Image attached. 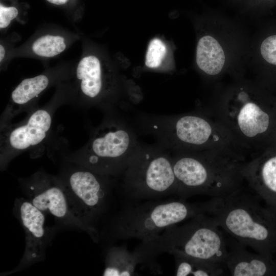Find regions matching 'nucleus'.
Returning <instances> with one entry per match:
<instances>
[{"label":"nucleus","instance_id":"1","mask_svg":"<svg viewBox=\"0 0 276 276\" xmlns=\"http://www.w3.org/2000/svg\"><path fill=\"white\" fill-rule=\"evenodd\" d=\"M172 165L181 198L196 195L219 197L241 188L247 162L237 149L176 151Z\"/></svg>","mask_w":276,"mask_h":276},{"label":"nucleus","instance_id":"2","mask_svg":"<svg viewBox=\"0 0 276 276\" xmlns=\"http://www.w3.org/2000/svg\"><path fill=\"white\" fill-rule=\"evenodd\" d=\"M253 192L242 188L203 202L204 213L246 247L268 258L276 256V214Z\"/></svg>","mask_w":276,"mask_h":276},{"label":"nucleus","instance_id":"3","mask_svg":"<svg viewBox=\"0 0 276 276\" xmlns=\"http://www.w3.org/2000/svg\"><path fill=\"white\" fill-rule=\"evenodd\" d=\"M133 252L139 263L150 264L158 255L168 252L225 264L228 249L223 230L210 216L202 213L182 225L171 226L142 241Z\"/></svg>","mask_w":276,"mask_h":276},{"label":"nucleus","instance_id":"4","mask_svg":"<svg viewBox=\"0 0 276 276\" xmlns=\"http://www.w3.org/2000/svg\"><path fill=\"white\" fill-rule=\"evenodd\" d=\"M204 213L203 203L192 204L183 199L148 201L124 209L100 233L109 241L152 238L168 227Z\"/></svg>","mask_w":276,"mask_h":276},{"label":"nucleus","instance_id":"5","mask_svg":"<svg viewBox=\"0 0 276 276\" xmlns=\"http://www.w3.org/2000/svg\"><path fill=\"white\" fill-rule=\"evenodd\" d=\"M64 162L58 176L71 211L89 230L93 241H100L99 225L108 213L113 197L112 178L82 166Z\"/></svg>","mask_w":276,"mask_h":276},{"label":"nucleus","instance_id":"6","mask_svg":"<svg viewBox=\"0 0 276 276\" xmlns=\"http://www.w3.org/2000/svg\"><path fill=\"white\" fill-rule=\"evenodd\" d=\"M137 149L131 131L121 122L108 118L94 130L84 146L64 154L63 160L112 178L123 173Z\"/></svg>","mask_w":276,"mask_h":276},{"label":"nucleus","instance_id":"7","mask_svg":"<svg viewBox=\"0 0 276 276\" xmlns=\"http://www.w3.org/2000/svg\"><path fill=\"white\" fill-rule=\"evenodd\" d=\"M275 102L252 98L240 90L216 108V116L244 150L261 151L272 145Z\"/></svg>","mask_w":276,"mask_h":276},{"label":"nucleus","instance_id":"8","mask_svg":"<svg viewBox=\"0 0 276 276\" xmlns=\"http://www.w3.org/2000/svg\"><path fill=\"white\" fill-rule=\"evenodd\" d=\"M154 129L176 151L223 149L244 151L217 116L180 115L157 123Z\"/></svg>","mask_w":276,"mask_h":276},{"label":"nucleus","instance_id":"9","mask_svg":"<svg viewBox=\"0 0 276 276\" xmlns=\"http://www.w3.org/2000/svg\"><path fill=\"white\" fill-rule=\"evenodd\" d=\"M123 174L124 190L132 199H158L177 194L172 157L160 150L138 148Z\"/></svg>","mask_w":276,"mask_h":276},{"label":"nucleus","instance_id":"10","mask_svg":"<svg viewBox=\"0 0 276 276\" xmlns=\"http://www.w3.org/2000/svg\"><path fill=\"white\" fill-rule=\"evenodd\" d=\"M18 182L27 199L45 215L54 218L58 228L78 229L89 235L88 228L72 213L58 175L40 169L29 177L19 178Z\"/></svg>","mask_w":276,"mask_h":276},{"label":"nucleus","instance_id":"11","mask_svg":"<svg viewBox=\"0 0 276 276\" xmlns=\"http://www.w3.org/2000/svg\"><path fill=\"white\" fill-rule=\"evenodd\" d=\"M57 104L36 108L17 123H10L1 128V170L20 154L35 151L44 146L50 133Z\"/></svg>","mask_w":276,"mask_h":276},{"label":"nucleus","instance_id":"12","mask_svg":"<svg viewBox=\"0 0 276 276\" xmlns=\"http://www.w3.org/2000/svg\"><path fill=\"white\" fill-rule=\"evenodd\" d=\"M13 213L22 226L25 234V248L18 265L3 275L13 274L43 261L46 250L51 244L57 227L45 226V215L24 197L17 198Z\"/></svg>","mask_w":276,"mask_h":276},{"label":"nucleus","instance_id":"13","mask_svg":"<svg viewBox=\"0 0 276 276\" xmlns=\"http://www.w3.org/2000/svg\"><path fill=\"white\" fill-rule=\"evenodd\" d=\"M244 175L250 190L276 214V146L253 155L246 164Z\"/></svg>","mask_w":276,"mask_h":276},{"label":"nucleus","instance_id":"14","mask_svg":"<svg viewBox=\"0 0 276 276\" xmlns=\"http://www.w3.org/2000/svg\"><path fill=\"white\" fill-rule=\"evenodd\" d=\"M228 255L225 262L233 276H276V258L249 251L233 237H226Z\"/></svg>","mask_w":276,"mask_h":276},{"label":"nucleus","instance_id":"15","mask_svg":"<svg viewBox=\"0 0 276 276\" xmlns=\"http://www.w3.org/2000/svg\"><path fill=\"white\" fill-rule=\"evenodd\" d=\"M49 83L48 77L44 75L23 80L12 92L10 101L2 112L1 128L11 123L19 114H28L36 109V99L47 88Z\"/></svg>","mask_w":276,"mask_h":276},{"label":"nucleus","instance_id":"16","mask_svg":"<svg viewBox=\"0 0 276 276\" xmlns=\"http://www.w3.org/2000/svg\"><path fill=\"white\" fill-rule=\"evenodd\" d=\"M79 90L84 99L81 105H97L104 87L100 62L95 56L83 57L76 71Z\"/></svg>","mask_w":276,"mask_h":276},{"label":"nucleus","instance_id":"17","mask_svg":"<svg viewBox=\"0 0 276 276\" xmlns=\"http://www.w3.org/2000/svg\"><path fill=\"white\" fill-rule=\"evenodd\" d=\"M196 60L198 67L210 76H215L222 71L225 61L224 51L213 36L200 38L196 48Z\"/></svg>","mask_w":276,"mask_h":276},{"label":"nucleus","instance_id":"18","mask_svg":"<svg viewBox=\"0 0 276 276\" xmlns=\"http://www.w3.org/2000/svg\"><path fill=\"white\" fill-rule=\"evenodd\" d=\"M139 263L133 251H129L125 246H110L106 250L103 275H134Z\"/></svg>","mask_w":276,"mask_h":276},{"label":"nucleus","instance_id":"19","mask_svg":"<svg viewBox=\"0 0 276 276\" xmlns=\"http://www.w3.org/2000/svg\"><path fill=\"white\" fill-rule=\"evenodd\" d=\"M175 275L218 276L225 274V264L201 260L174 254Z\"/></svg>","mask_w":276,"mask_h":276},{"label":"nucleus","instance_id":"20","mask_svg":"<svg viewBox=\"0 0 276 276\" xmlns=\"http://www.w3.org/2000/svg\"><path fill=\"white\" fill-rule=\"evenodd\" d=\"M66 48L64 38L59 35H46L37 39L32 45L36 55L43 57H53L64 51Z\"/></svg>","mask_w":276,"mask_h":276},{"label":"nucleus","instance_id":"21","mask_svg":"<svg viewBox=\"0 0 276 276\" xmlns=\"http://www.w3.org/2000/svg\"><path fill=\"white\" fill-rule=\"evenodd\" d=\"M167 53L165 44L158 38L152 39L148 47L146 55L145 65L151 68L160 66Z\"/></svg>","mask_w":276,"mask_h":276},{"label":"nucleus","instance_id":"22","mask_svg":"<svg viewBox=\"0 0 276 276\" xmlns=\"http://www.w3.org/2000/svg\"><path fill=\"white\" fill-rule=\"evenodd\" d=\"M260 52L266 61L276 65V35L268 36L263 41Z\"/></svg>","mask_w":276,"mask_h":276},{"label":"nucleus","instance_id":"23","mask_svg":"<svg viewBox=\"0 0 276 276\" xmlns=\"http://www.w3.org/2000/svg\"><path fill=\"white\" fill-rule=\"evenodd\" d=\"M18 14V10L14 7H5L0 5V28L7 27L11 21L16 17Z\"/></svg>","mask_w":276,"mask_h":276},{"label":"nucleus","instance_id":"24","mask_svg":"<svg viewBox=\"0 0 276 276\" xmlns=\"http://www.w3.org/2000/svg\"><path fill=\"white\" fill-rule=\"evenodd\" d=\"M274 129L273 133V138H272V145L276 146V100L274 104Z\"/></svg>","mask_w":276,"mask_h":276},{"label":"nucleus","instance_id":"25","mask_svg":"<svg viewBox=\"0 0 276 276\" xmlns=\"http://www.w3.org/2000/svg\"><path fill=\"white\" fill-rule=\"evenodd\" d=\"M48 2L55 5H60L65 4L68 0H47Z\"/></svg>","mask_w":276,"mask_h":276},{"label":"nucleus","instance_id":"26","mask_svg":"<svg viewBox=\"0 0 276 276\" xmlns=\"http://www.w3.org/2000/svg\"><path fill=\"white\" fill-rule=\"evenodd\" d=\"M5 49L3 45H0V62H1L4 58L5 55Z\"/></svg>","mask_w":276,"mask_h":276},{"label":"nucleus","instance_id":"27","mask_svg":"<svg viewBox=\"0 0 276 276\" xmlns=\"http://www.w3.org/2000/svg\"><path fill=\"white\" fill-rule=\"evenodd\" d=\"M275 258H276V256H275Z\"/></svg>","mask_w":276,"mask_h":276}]
</instances>
